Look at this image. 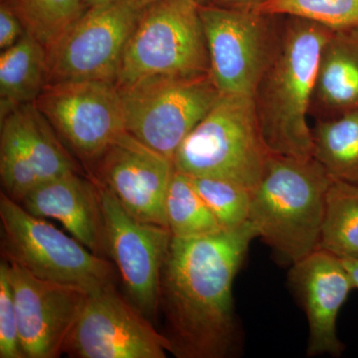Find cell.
Segmentation results:
<instances>
[{
  "label": "cell",
  "instance_id": "obj_21",
  "mask_svg": "<svg viewBox=\"0 0 358 358\" xmlns=\"http://www.w3.org/2000/svg\"><path fill=\"white\" fill-rule=\"evenodd\" d=\"M319 249L341 259H358L357 186L334 178L331 180L327 192Z\"/></svg>",
  "mask_w": 358,
  "mask_h": 358
},
{
  "label": "cell",
  "instance_id": "obj_2",
  "mask_svg": "<svg viewBox=\"0 0 358 358\" xmlns=\"http://www.w3.org/2000/svg\"><path fill=\"white\" fill-rule=\"evenodd\" d=\"M272 60L253 96L259 128L273 155L313 157L312 109L320 51L333 29L286 17Z\"/></svg>",
  "mask_w": 358,
  "mask_h": 358
},
{
  "label": "cell",
  "instance_id": "obj_29",
  "mask_svg": "<svg viewBox=\"0 0 358 358\" xmlns=\"http://www.w3.org/2000/svg\"><path fill=\"white\" fill-rule=\"evenodd\" d=\"M343 267L350 275L352 280L353 289H358V259L343 258L341 259Z\"/></svg>",
  "mask_w": 358,
  "mask_h": 358
},
{
  "label": "cell",
  "instance_id": "obj_10",
  "mask_svg": "<svg viewBox=\"0 0 358 358\" xmlns=\"http://www.w3.org/2000/svg\"><path fill=\"white\" fill-rule=\"evenodd\" d=\"M33 103L66 147L91 166L127 131L122 96L115 83L48 84Z\"/></svg>",
  "mask_w": 358,
  "mask_h": 358
},
{
  "label": "cell",
  "instance_id": "obj_23",
  "mask_svg": "<svg viewBox=\"0 0 358 358\" xmlns=\"http://www.w3.org/2000/svg\"><path fill=\"white\" fill-rule=\"evenodd\" d=\"M47 51L87 10L85 0H1Z\"/></svg>",
  "mask_w": 358,
  "mask_h": 358
},
{
  "label": "cell",
  "instance_id": "obj_11",
  "mask_svg": "<svg viewBox=\"0 0 358 358\" xmlns=\"http://www.w3.org/2000/svg\"><path fill=\"white\" fill-rule=\"evenodd\" d=\"M166 334L124 299L114 282L89 292L64 353L75 358H166Z\"/></svg>",
  "mask_w": 358,
  "mask_h": 358
},
{
  "label": "cell",
  "instance_id": "obj_27",
  "mask_svg": "<svg viewBox=\"0 0 358 358\" xmlns=\"http://www.w3.org/2000/svg\"><path fill=\"white\" fill-rule=\"evenodd\" d=\"M26 30L18 16L6 2L0 4V49L6 50L20 41Z\"/></svg>",
  "mask_w": 358,
  "mask_h": 358
},
{
  "label": "cell",
  "instance_id": "obj_22",
  "mask_svg": "<svg viewBox=\"0 0 358 358\" xmlns=\"http://www.w3.org/2000/svg\"><path fill=\"white\" fill-rule=\"evenodd\" d=\"M166 217L173 237L204 236L222 229L195 188L192 176L176 169L167 192Z\"/></svg>",
  "mask_w": 358,
  "mask_h": 358
},
{
  "label": "cell",
  "instance_id": "obj_30",
  "mask_svg": "<svg viewBox=\"0 0 358 358\" xmlns=\"http://www.w3.org/2000/svg\"><path fill=\"white\" fill-rule=\"evenodd\" d=\"M131 2H134L136 6L140 7V8H143V6H148V4L152 3V2L155 1V0H131ZM195 1L199 2L200 6H205V4H210L212 0H195Z\"/></svg>",
  "mask_w": 358,
  "mask_h": 358
},
{
  "label": "cell",
  "instance_id": "obj_4",
  "mask_svg": "<svg viewBox=\"0 0 358 358\" xmlns=\"http://www.w3.org/2000/svg\"><path fill=\"white\" fill-rule=\"evenodd\" d=\"M209 70L199 2L155 0L141 8L115 86L124 90L154 80L207 76Z\"/></svg>",
  "mask_w": 358,
  "mask_h": 358
},
{
  "label": "cell",
  "instance_id": "obj_31",
  "mask_svg": "<svg viewBox=\"0 0 358 358\" xmlns=\"http://www.w3.org/2000/svg\"><path fill=\"white\" fill-rule=\"evenodd\" d=\"M119 1V0H85L87 8L89 7L103 6V4L112 3V2Z\"/></svg>",
  "mask_w": 358,
  "mask_h": 358
},
{
  "label": "cell",
  "instance_id": "obj_7",
  "mask_svg": "<svg viewBox=\"0 0 358 358\" xmlns=\"http://www.w3.org/2000/svg\"><path fill=\"white\" fill-rule=\"evenodd\" d=\"M119 91L126 131L171 159L221 96L210 75L154 80Z\"/></svg>",
  "mask_w": 358,
  "mask_h": 358
},
{
  "label": "cell",
  "instance_id": "obj_15",
  "mask_svg": "<svg viewBox=\"0 0 358 358\" xmlns=\"http://www.w3.org/2000/svg\"><path fill=\"white\" fill-rule=\"evenodd\" d=\"M95 167L99 182L114 193L131 215L167 227L166 200L176 171L173 159L124 131Z\"/></svg>",
  "mask_w": 358,
  "mask_h": 358
},
{
  "label": "cell",
  "instance_id": "obj_20",
  "mask_svg": "<svg viewBox=\"0 0 358 358\" xmlns=\"http://www.w3.org/2000/svg\"><path fill=\"white\" fill-rule=\"evenodd\" d=\"M312 131L313 159L331 178L358 187V110L320 120Z\"/></svg>",
  "mask_w": 358,
  "mask_h": 358
},
{
  "label": "cell",
  "instance_id": "obj_3",
  "mask_svg": "<svg viewBox=\"0 0 358 358\" xmlns=\"http://www.w3.org/2000/svg\"><path fill=\"white\" fill-rule=\"evenodd\" d=\"M331 176L313 157L272 155L252 192L249 221L287 262H299L319 249Z\"/></svg>",
  "mask_w": 358,
  "mask_h": 358
},
{
  "label": "cell",
  "instance_id": "obj_18",
  "mask_svg": "<svg viewBox=\"0 0 358 358\" xmlns=\"http://www.w3.org/2000/svg\"><path fill=\"white\" fill-rule=\"evenodd\" d=\"M313 107L322 120L358 110V27L333 30L322 46Z\"/></svg>",
  "mask_w": 358,
  "mask_h": 358
},
{
  "label": "cell",
  "instance_id": "obj_14",
  "mask_svg": "<svg viewBox=\"0 0 358 358\" xmlns=\"http://www.w3.org/2000/svg\"><path fill=\"white\" fill-rule=\"evenodd\" d=\"M8 275L24 357H60L89 289L39 279L10 262Z\"/></svg>",
  "mask_w": 358,
  "mask_h": 358
},
{
  "label": "cell",
  "instance_id": "obj_17",
  "mask_svg": "<svg viewBox=\"0 0 358 358\" xmlns=\"http://www.w3.org/2000/svg\"><path fill=\"white\" fill-rule=\"evenodd\" d=\"M20 203L32 215L59 221L96 255L108 256L98 183L74 171L37 186Z\"/></svg>",
  "mask_w": 358,
  "mask_h": 358
},
{
  "label": "cell",
  "instance_id": "obj_16",
  "mask_svg": "<svg viewBox=\"0 0 358 358\" xmlns=\"http://www.w3.org/2000/svg\"><path fill=\"white\" fill-rule=\"evenodd\" d=\"M289 279L307 315L308 357H338L345 345L338 338L336 320L353 289L341 258L324 250H315L292 265Z\"/></svg>",
  "mask_w": 358,
  "mask_h": 358
},
{
  "label": "cell",
  "instance_id": "obj_8",
  "mask_svg": "<svg viewBox=\"0 0 358 358\" xmlns=\"http://www.w3.org/2000/svg\"><path fill=\"white\" fill-rule=\"evenodd\" d=\"M209 75L221 95L253 96L274 55L278 16L255 10L200 6Z\"/></svg>",
  "mask_w": 358,
  "mask_h": 358
},
{
  "label": "cell",
  "instance_id": "obj_25",
  "mask_svg": "<svg viewBox=\"0 0 358 358\" xmlns=\"http://www.w3.org/2000/svg\"><path fill=\"white\" fill-rule=\"evenodd\" d=\"M192 178L222 229H233L248 222L251 190L227 179L192 176Z\"/></svg>",
  "mask_w": 358,
  "mask_h": 358
},
{
  "label": "cell",
  "instance_id": "obj_28",
  "mask_svg": "<svg viewBox=\"0 0 358 358\" xmlns=\"http://www.w3.org/2000/svg\"><path fill=\"white\" fill-rule=\"evenodd\" d=\"M270 0H212L210 4L224 8L256 10Z\"/></svg>",
  "mask_w": 358,
  "mask_h": 358
},
{
  "label": "cell",
  "instance_id": "obj_5",
  "mask_svg": "<svg viewBox=\"0 0 358 358\" xmlns=\"http://www.w3.org/2000/svg\"><path fill=\"white\" fill-rule=\"evenodd\" d=\"M272 155L259 128L253 96L221 95L176 150L173 164L192 178L227 179L253 192Z\"/></svg>",
  "mask_w": 358,
  "mask_h": 358
},
{
  "label": "cell",
  "instance_id": "obj_19",
  "mask_svg": "<svg viewBox=\"0 0 358 358\" xmlns=\"http://www.w3.org/2000/svg\"><path fill=\"white\" fill-rule=\"evenodd\" d=\"M48 85V54L26 32L0 55L1 115L16 106L33 103Z\"/></svg>",
  "mask_w": 358,
  "mask_h": 358
},
{
  "label": "cell",
  "instance_id": "obj_13",
  "mask_svg": "<svg viewBox=\"0 0 358 358\" xmlns=\"http://www.w3.org/2000/svg\"><path fill=\"white\" fill-rule=\"evenodd\" d=\"M74 171L75 160L34 103L1 115L0 178L9 197L20 202L37 186Z\"/></svg>",
  "mask_w": 358,
  "mask_h": 358
},
{
  "label": "cell",
  "instance_id": "obj_12",
  "mask_svg": "<svg viewBox=\"0 0 358 358\" xmlns=\"http://www.w3.org/2000/svg\"><path fill=\"white\" fill-rule=\"evenodd\" d=\"M108 256L115 261L128 299L150 320L159 310L160 279L173 235L166 226L143 222L98 182Z\"/></svg>",
  "mask_w": 358,
  "mask_h": 358
},
{
  "label": "cell",
  "instance_id": "obj_24",
  "mask_svg": "<svg viewBox=\"0 0 358 358\" xmlns=\"http://www.w3.org/2000/svg\"><path fill=\"white\" fill-rule=\"evenodd\" d=\"M255 11L303 18L333 30L358 27V0H270Z\"/></svg>",
  "mask_w": 358,
  "mask_h": 358
},
{
  "label": "cell",
  "instance_id": "obj_9",
  "mask_svg": "<svg viewBox=\"0 0 358 358\" xmlns=\"http://www.w3.org/2000/svg\"><path fill=\"white\" fill-rule=\"evenodd\" d=\"M141 10L131 0L87 8L47 51L48 84H115L122 54Z\"/></svg>",
  "mask_w": 358,
  "mask_h": 358
},
{
  "label": "cell",
  "instance_id": "obj_26",
  "mask_svg": "<svg viewBox=\"0 0 358 358\" xmlns=\"http://www.w3.org/2000/svg\"><path fill=\"white\" fill-rule=\"evenodd\" d=\"M0 357L25 358L20 345L17 315L6 259L0 264Z\"/></svg>",
  "mask_w": 358,
  "mask_h": 358
},
{
  "label": "cell",
  "instance_id": "obj_6",
  "mask_svg": "<svg viewBox=\"0 0 358 358\" xmlns=\"http://www.w3.org/2000/svg\"><path fill=\"white\" fill-rule=\"evenodd\" d=\"M0 222L4 259L35 277L89 291L113 282L114 268L107 258L32 215L3 192Z\"/></svg>",
  "mask_w": 358,
  "mask_h": 358
},
{
  "label": "cell",
  "instance_id": "obj_1",
  "mask_svg": "<svg viewBox=\"0 0 358 358\" xmlns=\"http://www.w3.org/2000/svg\"><path fill=\"white\" fill-rule=\"evenodd\" d=\"M257 237L250 221L204 236L173 237L160 279L159 308L176 357L225 358L235 352L233 282Z\"/></svg>",
  "mask_w": 358,
  "mask_h": 358
}]
</instances>
